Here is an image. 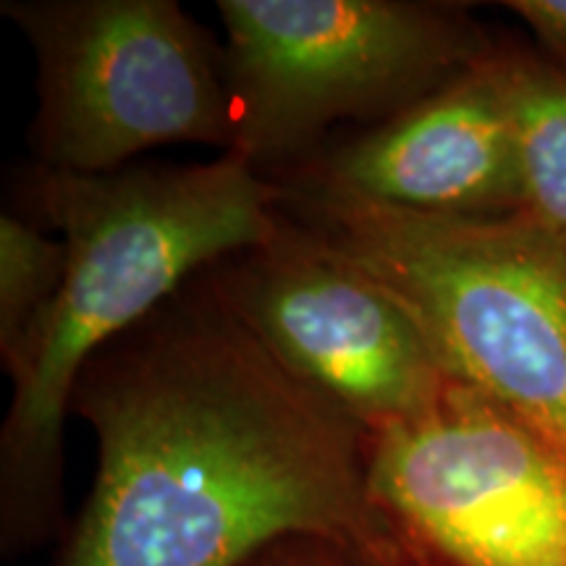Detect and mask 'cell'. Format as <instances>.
<instances>
[{"label":"cell","instance_id":"cell-1","mask_svg":"<svg viewBox=\"0 0 566 566\" xmlns=\"http://www.w3.org/2000/svg\"><path fill=\"white\" fill-rule=\"evenodd\" d=\"M97 472L55 566H244L289 535L399 566L370 433L281 363L200 273L84 363Z\"/></svg>","mask_w":566,"mask_h":566},{"label":"cell","instance_id":"cell-2","mask_svg":"<svg viewBox=\"0 0 566 566\" xmlns=\"http://www.w3.org/2000/svg\"><path fill=\"white\" fill-rule=\"evenodd\" d=\"M11 212L66 242V279L3 365L13 396L0 428V548L6 558L66 535L63 424L82 367L192 275L271 237L281 187L244 158L132 163L71 174L27 163Z\"/></svg>","mask_w":566,"mask_h":566},{"label":"cell","instance_id":"cell-3","mask_svg":"<svg viewBox=\"0 0 566 566\" xmlns=\"http://www.w3.org/2000/svg\"><path fill=\"white\" fill-rule=\"evenodd\" d=\"M279 187L281 210L384 286L451 378L566 459V254L546 233L522 212L433 216Z\"/></svg>","mask_w":566,"mask_h":566},{"label":"cell","instance_id":"cell-4","mask_svg":"<svg viewBox=\"0 0 566 566\" xmlns=\"http://www.w3.org/2000/svg\"><path fill=\"white\" fill-rule=\"evenodd\" d=\"M239 158L294 166L334 134L384 124L493 45L467 6L433 0H218Z\"/></svg>","mask_w":566,"mask_h":566},{"label":"cell","instance_id":"cell-5","mask_svg":"<svg viewBox=\"0 0 566 566\" xmlns=\"http://www.w3.org/2000/svg\"><path fill=\"white\" fill-rule=\"evenodd\" d=\"M38 61L27 142L55 171L108 174L163 145L229 153L223 48L174 0H3Z\"/></svg>","mask_w":566,"mask_h":566},{"label":"cell","instance_id":"cell-6","mask_svg":"<svg viewBox=\"0 0 566 566\" xmlns=\"http://www.w3.org/2000/svg\"><path fill=\"white\" fill-rule=\"evenodd\" d=\"M367 475L399 566H566V459L459 380L370 436Z\"/></svg>","mask_w":566,"mask_h":566},{"label":"cell","instance_id":"cell-7","mask_svg":"<svg viewBox=\"0 0 566 566\" xmlns=\"http://www.w3.org/2000/svg\"><path fill=\"white\" fill-rule=\"evenodd\" d=\"M200 275L289 370L370 436L428 420L457 384L407 310L283 210L271 237Z\"/></svg>","mask_w":566,"mask_h":566},{"label":"cell","instance_id":"cell-8","mask_svg":"<svg viewBox=\"0 0 566 566\" xmlns=\"http://www.w3.org/2000/svg\"><path fill=\"white\" fill-rule=\"evenodd\" d=\"M268 179L433 216H516L522 171L506 38L407 111L336 134Z\"/></svg>","mask_w":566,"mask_h":566},{"label":"cell","instance_id":"cell-9","mask_svg":"<svg viewBox=\"0 0 566 566\" xmlns=\"http://www.w3.org/2000/svg\"><path fill=\"white\" fill-rule=\"evenodd\" d=\"M522 216L566 254V63L506 38Z\"/></svg>","mask_w":566,"mask_h":566},{"label":"cell","instance_id":"cell-10","mask_svg":"<svg viewBox=\"0 0 566 566\" xmlns=\"http://www.w3.org/2000/svg\"><path fill=\"white\" fill-rule=\"evenodd\" d=\"M66 242L17 212L0 216V359L17 354L66 279Z\"/></svg>","mask_w":566,"mask_h":566},{"label":"cell","instance_id":"cell-11","mask_svg":"<svg viewBox=\"0 0 566 566\" xmlns=\"http://www.w3.org/2000/svg\"><path fill=\"white\" fill-rule=\"evenodd\" d=\"M244 566H357L342 548L315 535H289L254 554Z\"/></svg>","mask_w":566,"mask_h":566},{"label":"cell","instance_id":"cell-12","mask_svg":"<svg viewBox=\"0 0 566 566\" xmlns=\"http://www.w3.org/2000/svg\"><path fill=\"white\" fill-rule=\"evenodd\" d=\"M535 34V45L566 63V0H509L504 3Z\"/></svg>","mask_w":566,"mask_h":566}]
</instances>
